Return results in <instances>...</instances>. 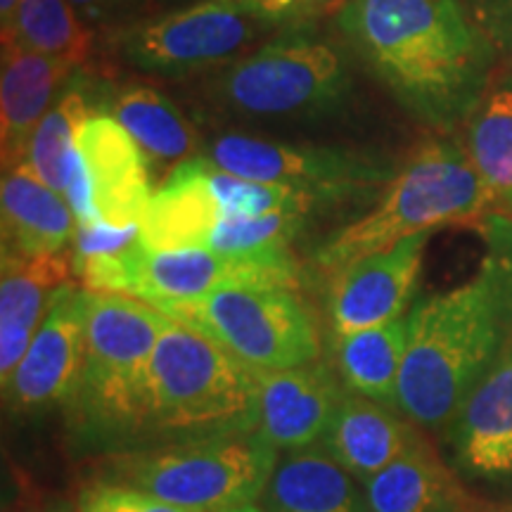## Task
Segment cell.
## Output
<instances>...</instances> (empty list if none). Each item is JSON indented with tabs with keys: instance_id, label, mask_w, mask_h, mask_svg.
I'll list each match as a JSON object with an SVG mask.
<instances>
[{
	"instance_id": "1",
	"label": "cell",
	"mask_w": 512,
	"mask_h": 512,
	"mask_svg": "<svg viewBox=\"0 0 512 512\" xmlns=\"http://www.w3.org/2000/svg\"><path fill=\"white\" fill-rule=\"evenodd\" d=\"M337 29L422 124H465L491 86L496 48L463 0H347Z\"/></svg>"
},
{
	"instance_id": "2",
	"label": "cell",
	"mask_w": 512,
	"mask_h": 512,
	"mask_svg": "<svg viewBox=\"0 0 512 512\" xmlns=\"http://www.w3.org/2000/svg\"><path fill=\"white\" fill-rule=\"evenodd\" d=\"M479 230L486 252L475 275L420 299L408 313V349L394 406L425 430L451 425L512 339V219L489 211Z\"/></svg>"
},
{
	"instance_id": "3",
	"label": "cell",
	"mask_w": 512,
	"mask_h": 512,
	"mask_svg": "<svg viewBox=\"0 0 512 512\" xmlns=\"http://www.w3.org/2000/svg\"><path fill=\"white\" fill-rule=\"evenodd\" d=\"M494 204L496 195L463 147L451 138H430L396 171L375 209L330 235L313 259L332 275L408 235L479 223Z\"/></svg>"
},
{
	"instance_id": "4",
	"label": "cell",
	"mask_w": 512,
	"mask_h": 512,
	"mask_svg": "<svg viewBox=\"0 0 512 512\" xmlns=\"http://www.w3.org/2000/svg\"><path fill=\"white\" fill-rule=\"evenodd\" d=\"M86 356L79 387L67 403L83 439L147 437V375L169 316L126 294L83 292Z\"/></svg>"
},
{
	"instance_id": "5",
	"label": "cell",
	"mask_w": 512,
	"mask_h": 512,
	"mask_svg": "<svg viewBox=\"0 0 512 512\" xmlns=\"http://www.w3.org/2000/svg\"><path fill=\"white\" fill-rule=\"evenodd\" d=\"M275 448L256 432H228L105 453L95 475L192 512H228L264 494Z\"/></svg>"
},
{
	"instance_id": "6",
	"label": "cell",
	"mask_w": 512,
	"mask_h": 512,
	"mask_svg": "<svg viewBox=\"0 0 512 512\" xmlns=\"http://www.w3.org/2000/svg\"><path fill=\"white\" fill-rule=\"evenodd\" d=\"M256 377L214 339L169 320L150 358L147 437L254 432Z\"/></svg>"
},
{
	"instance_id": "7",
	"label": "cell",
	"mask_w": 512,
	"mask_h": 512,
	"mask_svg": "<svg viewBox=\"0 0 512 512\" xmlns=\"http://www.w3.org/2000/svg\"><path fill=\"white\" fill-rule=\"evenodd\" d=\"M351 86L339 48L297 29L221 67L209 79L207 95L238 119L313 121L344 110Z\"/></svg>"
},
{
	"instance_id": "8",
	"label": "cell",
	"mask_w": 512,
	"mask_h": 512,
	"mask_svg": "<svg viewBox=\"0 0 512 512\" xmlns=\"http://www.w3.org/2000/svg\"><path fill=\"white\" fill-rule=\"evenodd\" d=\"M159 311L214 339L254 370H290L320 358L316 320L290 287H221Z\"/></svg>"
},
{
	"instance_id": "9",
	"label": "cell",
	"mask_w": 512,
	"mask_h": 512,
	"mask_svg": "<svg viewBox=\"0 0 512 512\" xmlns=\"http://www.w3.org/2000/svg\"><path fill=\"white\" fill-rule=\"evenodd\" d=\"M204 157L245 181L287 185L330 204L370 195L396 176L394 159L337 145L285 143L245 133L211 138Z\"/></svg>"
},
{
	"instance_id": "10",
	"label": "cell",
	"mask_w": 512,
	"mask_h": 512,
	"mask_svg": "<svg viewBox=\"0 0 512 512\" xmlns=\"http://www.w3.org/2000/svg\"><path fill=\"white\" fill-rule=\"evenodd\" d=\"M268 31L235 0H197L169 15L110 31L114 55L143 74L181 76L226 67Z\"/></svg>"
},
{
	"instance_id": "11",
	"label": "cell",
	"mask_w": 512,
	"mask_h": 512,
	"mask_svg": "<svg viewBox=\"0 0 512 512\" xmlns=\"http://www.w3.org/2000/svg\"><path fill=\"white\" fill-rule=\"evenodd\" d=\"M238 285L294 290L299 285V264L294 254L223 256L207 247L147 249L140 245L128 266L126 297L162 309Z\"/></svg>"
},
{
	"instance_id": "12",
	"label": "cell",
	"mask_w": 512,
	"mask_h": 512,
	"mask_svg": "<svg viewBox=\"0 0 512 512\" xmlns=\"http://www.w3.org/2000/svg\"><path fill=\"white\" fill-rule=\"evenodd\" d=\"M86 356L83 292L69 283L53 304L15 373L3 384L5 406L15 413L67 406L79 387Z\"/></svg>"
},
{
	"instance_id": "13",
	"label": "cell",
	"mask_w": 512,
	"mask_h": 512,
	"mask_svg": "<svg viewBox=\"0 0 512 512\" xmlns=\"http://www.w3.org/2000/svg\"><path fill=\"white\" fill-rule=\"evenodd\" d=\"M430 233L408 235L332 273L328 311L335 335L377 328L403 318L418 283Z\"/></svg>"
},
{
	"instance_id": "14",
	"label": "cell",
	"mask_w": 512,
	"mask_h": 512,
	"mask_svg": "<svg viewBox=\"0 0 512 512\" xmlns=\"http://www.w3.org/2000/svg\"><path fill=\"white\" fill-rule=\"evenodd\" d=\"M342 387L325 363L290 370H259L254 396V432L273 448H309L332 425Z\"/></svg>"
},
{
	"instance_id": "15",
	"label": "cell",
	"mask_w": 512,
	"mask_h": 512,
	"mask_svg": "<svg viewBox=\"0 0 512 512\" xmlns=\"http://www.w3.org/2000/svg\"><path fill=\"white\" fill-rule=\"evenodd\" d=\"M95 221L131 226L150 204V159L110 114H93L76 133Z\"/></svg>"
},
{
	"instance_id": "16",
	"label": "cell",
	"mask_w": 512,
	"mask_h": 512,
	"mask_svg": "<svg viewBox=\"0 0 512 512\" xmlns=\"http://www.w3.org/2000/svg\"><path fill=\"white\" fill-rule=\"evenodd\" d=\"M446 434L460 472L486 482L512 477V339L458 408Z\"/></svg>"
},
{
	"instance_id": "17",
	"label": "cell",
	"mask_w": 512,
	"mask_h": 512,
	"mask_svg": "<svg viewBox=\"0 0 512 512\" xmlns=\"http://www.w3.org/2000/svg\"><path fill=\"white\" fill-rule=\"evenodd\" d=\"M368 512H501L467 491L463 479L439 456L425 434L380 475L366 482Z\"/></svg>"
},
{
	"instance_id": "18",
	"label": "cell",
	"mask_w": 512,
	"mask_h": 512,
	"mask_svg": "<svg viewBox=\"0 0 512 512\" xmlns=\"http://www.w3.org/2000/svg\"><path fill=\"white\" fill-rule=\"evenodd\" d=\"M72 252L22 259L3 254L0 280V377L10 380L34 342L55 292L69 285Z\"/></svg>"
},
{
	"instance_id": "19",
	"label": "cell",
	"mask_w": 512,
	"mask_h": 512,
	"mask_svg": "<svg viewBox=\"0 0 512 512\" xmlns=\"http://www.w3.org/2000/svg\"><path fill=\"white\" fill-rule=\"evenodd\" d=\"M226 219L209 185V159L192 157L178 164L150 197L140 240L147 249L204 247L211 230Z\"/></svg>"
},
{
	"instance_id": "20",
	"label": "cell",
	"mask_w": 512,
	"mask_h": 512,
	"mask_svg": "<svg viewBox=\"0 0 512 512\" xmlns=\"http://www.w3.org/2000/svg\"><path fill=\"white\" fill-rule=\"evenodd\" d=\"M418 425L389 411L382 401L368 396H344L323 448L349 475L370 482L420 439Z\"/></svg>"
},
{
	"instance_id": "21",
	"label": "cell",
	"mask_w": 512,
	"mask_h": 512,
	"mask_svg": "<svg viewBox=\"0 0 512 512\" xmlns=\"http://www.w3.org/2000/svg\"><path fill=\"white\" fill-rule=\"evenodd\" d=\"M3 254L41 259L67 252L76 238V216L64 195L36 178L24 164L5 169L3 190Z\"/></svg>"
},
{
	"instance_id": "22",
	"label": "cell",
	"mask_w": 512,
	"mask_h": 512,
	"mask_svg": "<svg viewBox=\"0 0 512 512\" xmlns=\"http://www.w3.org/2000/svg\"><path fill=\"white\" fill-rule=\"evenodd\" d=\"M76 64L19 48H3V83H0V102H3V166L24 162L29 138L46 117L50 107L60 98Z\"/></svg>"
},
{
	"instance_id": "23",
	"label": "cell",
	"mask_w": 512,
	"mask_h": 512,
	"mask_svg": "<svg viewBox=\"0 0 512 512\" xmlns=\"http://www.w3.org/2000/svg\"><path fill=\"white\" fill-rule=\"evenodd\" d=\"M349 472L325 448H304L275 465L261 494L264 512H366Z\"/></svg>"
},
{
	"instance_id": "24",
	"label": "cell",
	"mask_w": 512,
	"mask_h": 512,
	"mask_svg": "<svg viewBox=\"0 0 512 512\" xmlns=\"http://www.w3.org/2000/svg\"><path fill=\"white\" fill-rule=\"evenodd\" d=\"M102 114L117 119L157 166H178L197 157L200 150L195 126L178 110L176 102L157 88L133 83L110 91Z\"/></svg>"
},
{
	"instance_id": "25",
	"label": "cell",
	"mask_w": 512,
	"mask_h": 512,
	"mask_svg": "<svg viewBox=\"0 0 512 512\" xmlns=\"http://www.w3.org/2000/svg\"><path fill=\"white\" fill-rule=\"evenodd\" d=\"M107 95L110 88L95 86L91 76L74 72L60 98L31 133L22 164L60 195L67 188V162L76 145V133L93 112L102 114Z\"/></svg>"
},
{
	"instance_id": "26",
	"label": "cell",
	"mask_w": 512,
	"mask_h": 512,
	"mask_svg": "<svg viewBox=\"0 0 512 512\" xmlns=\"http://www.w3.org/2000/svg\"><path fill=\"white\" fill-rule=\"evenodd\" d=\"M408 349V318L377 328L335 335L337 370L351 392L394 403L396 387Z\"/></svg>"
},
{
	"instance_id": "27",
	"label": "cell",
	"mask_w": 512,
	"mask_h": 512,
	"mask_svg": "<svg viewBox=\"0 0 512 512\" xmlns=\"http://www.w3.org/2000/svg\"><path fill=\"white\" fill-rule=\"evenodd\" d=\"M467 155L496 195L512 207V74L491 83L465 121Z\"/></svg>"
},
{
	"instance_id": "28",
	"label": "cell",
	"mask_w": 512,
	"mask_h": 512,
	"mask_svg": "<svg viewBox=\"0 0 512 512\" xmlns=\"http://www.w3.org/2000/svg\"><path fill=\"white\" fill-rule=\"evenodd\" d=\"M3 48H19L60 57L79 67L93 53V31L81 22L67 0H19Z\"/></svg>"
},
{
	"instance_id": "29",
	"label": "cell",
	"mask_w": 512,
	"mask_h": 512,
	"mask_svg": "<svg viewBox=\"0 0 512 512\" xmlns=\"http://www.w3.org/2000/svg\"><path fill=\"white\" fill-rule=\"evenodd\" d=\"M143 245L140 240V223L131 226H95L76 228L72 266L76 278L88 292L100 294H126L128 266L133 254Z\"/></svg>"
},
{
	"instance_id": "30",
	"label": "cell",
	"mask_w": 512,
	"mask_h": 512,
	"mask_svg": "<svg viewBox=\"0 0 512 512\" xmlns=\"http://www.w3.org/2000/svg\"><path fill=\"white\" fill-rule=\"evenodd\" d=\"M306 214L278 211L266 216H228L211 230L204 247L223 256H285L304 230Z\"/></svg>"
},
{
	"instance_id": "31",
	"label": "cell",
	"mask_w": 512,
	"mask_h": 512,
	"mask_svg": "<svg viewBox=\"0 0 512 512\" xmlns=\"http://www.w3.org/2000/svg\"><path fill=\"white\" fill-rule=\"evenodd\" d=\"M249 17L266 29H311L320 17H328L347 5V0H235Z\"/></svg>"
},
{
	"instance_id": "32",
	"label": "cell",
	"mask_w": 512,
	"mask_h": 512,
	"mask_svg": "<svg viewBox=\"0 0 512 512\" xmlns=\"http://www.w3.org/2000/svg\"><path fill=\"white\" fill-rule=\"evenodd\" d=\"M76 508L81 512H192L159 501V498L131 489V486L105 482L98 477L86 479L81 484L79 494H76Z\"/></svg>"
},
{
	"instance_id": "33",
	"label": "cell",
	"mask_w": 512,
	"mask_h": 512,
	"mask_svg": "<svg viewBox=\"0 0 512 512\" xmlns=\"http://www.w3.org/2000/svg\"><path fill=\"white\" fill-rule=\"evenodd\" d=\"M88 29H107V34L138 22L150 0H67Z\"/></svg>"
},
{
	"instance_id": "34",
	"label": "cell",
	"mask_w": 512,
	"mask_h": 512,
	"mask_svg": "<svg viewBox=\"0 0 512 512\" xmlns=\"http://www.w3.org/2000/svg\"><path fill=\"white\" fill-rule=\"evenodd\" d=\"M467 8L489 36L496 55L512 67V0H467Z\"/></svg>"
},
{
	"instance_id": "35",
	"label": "cell",
	"mask_w": 512,
	"mask_h": 512,
	"mask_svg": "<svg viewBox=\"0 0 512 512\" xmlns=\"http://www.w3.org/2000/svg\"><path fill=\"white\" fill-rule=\"evenodd\" d=\"M8 482L10 489L3 498V512H46L48 503H43V494L27 472L12 465V477H8Z\"/></svg>"
},
{
	"instance_id": "36",
	"label": "cell",
	"mask_w": 512,
	"mask_h": 512,
	"mask_svg": "<svg viewBox=\"0 0 512 512\" xmlns=\"http://www.w3.org/2000/svg\"><path fill=\"white\" fill-rule=\"evenodd\" d=\"M17 8H19V0H0V22H3V31L10 29Z\"/></svg>"
},
{
	"instance_id": "37",
	"label": "cell",
	"mask_w": 512,
	"mask_h": 512,
	"mask_svg": "<svg viewBox=\"0 0 512 512\" xmlns=\"http://www.w3.org/2000/svg\"><path fill=\"white\" fill-rule=\"evenodd\" d=\"M46 512H81V510L69 503H53V505H46Z\"/></svg>"
},
{
	"instance_id": "38",
	"label": "cell",
	"mask_w": 512,
	"mask_h": 512,
	"mask_svg": "<svg viewBox=\"0 0 512 512\" xmlns=\"http://www.w3.org/2000/svg\"><path fill=\"white\" fill-rule=\"evenodd\" d=\"M228 512H264V510L256 508L254 503H249V505H242V508H235V510H228Z\"/></svg>"
},
{
	"instance_id": "39",
	"label": "cell",
	"mask_w": 512,
	"mask_h": 512,
	"mask_svg": "<svg viewBox=\"0 0 512 512\" xmlns=\"http://www.w3.org/2000/svg\"><path fill=\"white\" fill-rule=\"evenodd\" d=\"M501 512H512V505H503Z\"/></svg>"
}]
</instances>
